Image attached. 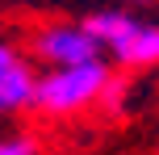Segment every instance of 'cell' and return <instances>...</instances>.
I'll list each match as a JSON object with an SVG mask.
<instances>
[{"label":"cell","mask_w":159,"mask_h":155,"mask_svg":"<svg viewBox=\"0 0 159 155\" xmlns=\"http://www.w3.org/2000/svg\"><path fill=\"white\" fill-rule=\"evenodd\" d=\"M80 21L101 46V59L117 71H155L159 67V17L138 8H96Z\"/></svg>","instance_id":"6da1fadb"},{"label":"cell","mask_w":159,"mask_h":155,"mask_svg":"<svg viewBox=\"0 0 159 155\" xmlns=\"http://www.w3.org/2000/svg\"><path fill=\"white\" fill-rule=\"evenodd\" d=\"M113 80H117V71L105 59L101 63H84V67L42 71L34 80V105L30 109H38L46 117H75V113H84L92 105H105Z\"/></svg>","instance_id":"7a4b0ae2"},{"label":"cell","mask_w":159,"mask_h":155,"mask_svg":"<svg viewBox=\"0 0 159 155\" xmlns=\"http://www.w3.org/2000/svg\"><path fill=\"white\" fill-rule=\"evenodd\" d=\"M25 55H30V63H42L46 71L101 63V46H96V38L88 34V25L80 17H50V21L34 25Z\"/></svg>","instance_id":"3957f363"},{"label":"cell","mask_w":159,"mask_h":155,"mask_svg":"<svg viewBox=\"0 0 159 155\" xmlns=\"http://www.w3.org/2000/svg\"><path fill=\"white\" fill-rule=\"evenodd\" d=\"M34 80H38V71H34L30 55L17 42L0 38V117L34 105Z\"/></svg>","instance_id":"277c9868"},{"label":"cell","mask_w":159,"mask_h":155,"mask_svg":"<svg viewBox=\"0 0 159 155\" xmlns=\"http://www.w3.org/2000/svg\"><path fill=\"white\" fill-rule=\"evenodd\" d=\"M0 155H42L30 130H0Z\"/></svg>","instance_id":"5b68a950"}]
</instances>
